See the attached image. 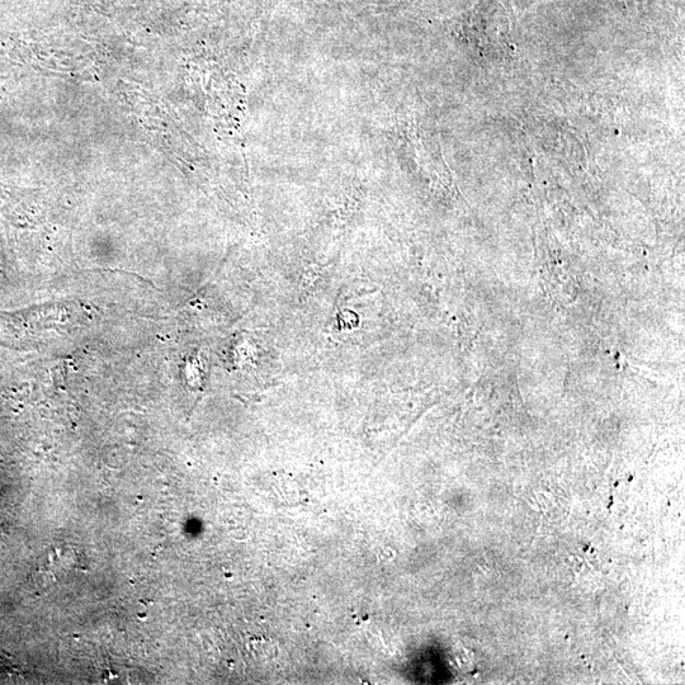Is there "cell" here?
Wrapping results in <instances>:
<instances>
[{
    "label": "cell",
    "mask_w": 685,
    "mask_h": 685,
    "mask_svg": "<svg viewBox=\"0 0 685 685\" xmlns=\"http://www.w3.org/2000/svg\"><path fill=\"white\" fill-rule=\"evenodd\" d=\"M249 651L259 660H273L278 654L277 646L272 640H254L249 644Z\"/></svg>",
    "instance_id": "6da1fadb"
},
{
    "label": "cell",
    "mask_w": 685,
    "mask_h": 685,
    "mask_svg": "<svg viewBox=\"0 0 685 685\" xmlns=\"http://www.w3.org/2000/svg\"><path fill=\"white\" fill-rule=\"evenodd\" d=\"M277 486L278 495L281 496L283 503L296 504L295 499L299 498V494H297V489L294 485L282 483Z\"/></svg>",
    "instance_id": "7a4b0ae2"
}]
</instances>
